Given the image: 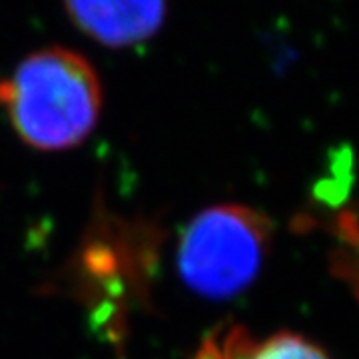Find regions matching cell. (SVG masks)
<instances>
[{
    "mask_svg": "<svg viewBox=\"0 0 359 359\" xmlns=\"http://www.w3.org/2000/svg\"><path fill=\"white\" fill-rule=\"evenodd\" d=\"M0 108L26 146L70 150L98 124L102 84L86 56L50 46L28 54L0 80Z\"/></svg>",
    "mask_w": 359,
    "mask_h": 359,
    "instance_id": "obj_1",
    "label": "cell"
},
{
    "mask_svg": "<svg viewBox=\"0 0 359 359\" xmlns=\"http://www.w3.org/2000/svg\"><path fill=\"white\" fill-rule=\"evenodd\" d=\"M80 32L108 48H128L152 39L168 14V0H65Z\"/></svg>",
    "mask_w": 359,
    "mask_h": 359,
    "instance_id": "obj_3",
    "label": "cell"
},
{
    "mask_svg": "<svg viewBox=\"0 0 359 359\" xmlns=\"http://www.w3.org/2000/svg\"><path fill=\"white\" fill-rule=\"evenodd\" d=\"M271 224L248 205L208 208L182 231L178 271L184 283L210 299H228L257 278L269 252Z\"/></svg>",
    "mask_w": 359,
    "mask_h": 359,
    "instance_id": "obj_2",
    "label": "cell"
},
{
    "mask_svg": "<svg viewBox=\"0 0 359 359\" xmlns=\"http://www.w3.org/2000/svg\"><path fill=\"white\" fill-rule=\"evenodd\" d=\"M214 334L224 359H330L311 341L287 332L257 339L244 325H230Z\"/></svg>",
    "mask_w": 359,
    "mask_h": 359,
    "instance_id": "obj_4",
    "label": "cell"
}]
</instances>
